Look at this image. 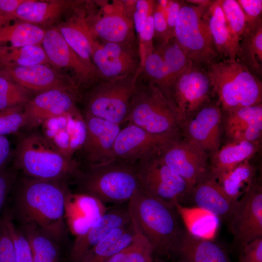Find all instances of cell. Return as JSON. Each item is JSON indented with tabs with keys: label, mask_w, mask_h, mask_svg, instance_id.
Masks as SVG:
<instances>
[{
	"label": "cell",
	"mask_w": 262,
	"mask_h": 262,
	"mask_svg": "<svg viewBox=\"0 0 262 262\" xmlns=\"http://www.w3.org/2000/svg\"><path fill=\"white\" fill-rule=\"evenodd\" d=\"M237 1L246 16V25H252L262 20V0H238Z\"/></svg>",
	"instance_id": "49"
},
{
	"label": "cell",
	"mask_w": 262,
	"mask_h": 262,
	"mask_svg": "<svg viewBox=\"0 0 262 262\" xmlns=\"http://www.w3.org/2000/svg\"><path fill=\"white\" fill-rule=\"evenodd\" d=\"M158 155L192 189L209 170L207 152L186 139H180V136L167 143Z\"/></svg>",
	"instance_id": "14"
},
{
	"label": "cell",
	"mask_w": 262,
	"mask_h": 262,
	"mask_svg": "<svg viewBox=\"0 0 262 262\" xmlns=\"http://www.w3.org/2000/svg\"><path fill=\"white\" fill-rule=\"evenodd\" d=\"M41 45L49 64L72 70L79 83H87L96 77L95 70L70 47L57 27L45 30Z\"/></svg>",
	"instance_id": "22"
},
{
	"label": "cell",
	"mask_w": 262,
	"mask_h": 262,
	"mask_svg": "<svg viewBox=\"0 0 262 262\" xmlns=\"http://www.w3.org/2000/svg\"><path fill=\"white\" fill-rule=\"evenodd\" d=\"M220 4L237 55L240 40L246 25V17L237 0H220Z\"/></svg>",
	"instance_id": "38"
},
{
	"label": "cell",
	"mask_w": 262,
	"mask_h": 262,
	"mask_svg": "<svg viewBox=\"0 0 262 262\" xmlns=\"http://www.w3.org/2000/svg\"><path fill=\"white\" fill-rule=\"evenodd\" d=\"M0 262H16L13 241L2 216L0 219Z\"/></svg>",
	"instance_id": "46"
},
{
	"label": "cell",
	"mask_w": 262,
	"mask_h": 262,
	"mask_svg": "<svg viewBox=\"0 0 262 262\" xmlns=\"http://www.w3.org/2000/svg\"><path fill=\"white\" fill-rule=\"evenodd\" d=\"M86 136L82 149L90 165L102 164L113 159L115 139L120 125L84 113Z\"/></svg>",
	"instance_id": "21"
},
{
	"label": "cell",
	"mask_w": 262,
	"mask_h": 262,
	"mask_svg": "<svg viewBox=\"0 0 262 262\" xmlns=\"http://www.w3.org/2000/svg\"><path fill=\"white\" fill-rule=\"evenodd\" d=\"M228 222L232 249L238 254L249 243L262 237V186L256 178L238 200Z\"/></svg>",
	"instance_id": "10"
},
{
	"label": "cell",
	"mask_w": 262,
	"mask_h": 262,
	"mask_svg": "<svg viewBox=\"0 0 262 262\" xmlns=\"http://www.w3.org/2000/svg\"><path fill=\"white\" fill-rule=\"evenodd\" d=\"M82 1L25 0L16 11L14 18L36 25H50L56 21L66 11L78 6Z\"/></svg>",
	"instance_id": "27"
},
{
	"label": "cell",
	"mask_w": 262,
	"mask_h": 262,
	"mask_svg": "<svg viewBox=\"0 0 262 262\" xmlns=\"http://www.w3.org/2000/svg\"><path fill=\"white\" fill-rule=\"evenodd\" d=\"M23 106L0 110V135L12 134L24 128L25 116Z\"/></svg>",
	"instance_id": "42"
},
{
	"label": "cell",
	"mask_w": 262,
	"mask_h": 262,
	"mask_svg": "<svg viewBox=\"0 0 262 262\" xmlns=\"http://www.w3.org/2000/svg\"><path fill=\"white\" fill-rule=\"evenodd\" d=\"M102 5L92 25L88 24L92 36L104 42H133V22L127 14L123 0H114L111 4Z\"/></svg>",
	"instance_id": "19"
},
{
	"label": "cell",
	"mask_w": 262,
	"mask_h": 262,
	"mask_svg": "<svg viewBox=\"0 0 262 262\" xmlns=\"http://www.w3.org/2000/svg\"><path fill=\"white\" fill-rule=\"evenodd\" d=\"M27 91L0 73V110L24 106L30 99Z\"/></svg>",
	"instance_id": "40"
},
{
	"label": "cell",
	"mask_w": 262,
	"mask_h": 262,
	"mask_svg": "<svg viewBox=\"0 0 262 262\" xmlns=\"http://www.w3.org/2000/svg\"><path fill=\"white\" fill-rule=\"evenodd\" d=\"M142 72L100 81L88 94L85 113L121 125L126 122L133 94Z\"/></svg>",
	"instance_id": "8"
},
{
	"label": "cell",
	"mask_w": 262,
	"mask_h": 262,
	"mask_svg": "<svg viewBox=\"0 0 262 262\" xmlns=\"http://www.w3.org/2000/svg\"><path fill=\"white\" fill-rule=\"evenodd\" d=\"M66 180L28 176L20 179L15 195V210L22 224H32L57 242L65 236V203L70 192Z\"/></svg>",
	"instance_id": "1"
},
{
	"label": "cell",
	"mask_w": 262,
	"mask_h": 262,
	"mask_svg": "<svg viewBox=\"0 0 262 262\" xmlns=\"http://www.w3.org/2000/svg\"><path fill=\"white\" fill-rule=\"evenodd\" d=\"M188 200L199 209L227 222L238 201L227 196L209 170L194 185Z\"/></svg>",
	"instance_id": "23"
},
{
	"label": "cell",
	"mask_w": 262,
	"mask_h": 262,
	"mask_svg": "<svg viewBox=\"0 0 262 262\" xmlns=\"http://www.w3.org/2000/svg\"><path fill=\"white\" fill-rule=\"evenodd\" d=\"M213 0H187L186 2L188 3L199 6H209Z\"/></svg>",
	"instance_id": "54"
},
{
	"label": "cell",
	"mask_w": 262,
	"mask_h": 262,
	"mask_svg": "<svg viewBox=\"0 0 262 262\" xmlns=\"http://www.w3.org/2000/svg\"><path fill=\"white\" fill-rule=\"evenodd\" d=\"M127 122L156 135L180 134V121L175 104L148 82L138 81Z\"/></svg>",
	"instance_id": "6"
},
{
	"label": "cell",
	"mask_w": 262,
	"mask_h": 262,
	"mask_svg": "<svg viewBox=\"0 0 262 262\" xmlns=\"http://www.w3.org/2000/svg\"><path fill=\"white\" fill-rule=\"evenodd\" d=\"M255 173V167L247 161L225 172L212 175L227 196L237 201L256 178Z\"/></svg>",
	"instance_id": "33"
},
{
	"label": "cell",
	"mask_w": 262,
	"mask_h": 262,
	"mask_svg": "<svg viewBox=\"0 0 262 262\" xmlns=\"http://www.w3.org/2000/svg\"><path fill=\"white\" fill-rule=\"evenodd\" d=\"M212 89L206 70L191 62L170 91V98L176 106L180 124L208 102Z\"/></svg>",
	"instance_id": "13"
},
{
	"label": "cell",
	"mask_w": 262,
	"mask_h": 262,
	"mask_svg": "<svg viewBox=\"0 0 262 262\" xmlns=\"http://www.w3.org/2000/svg\"><path fill=\"white\" fill-rule=\"evenodd\" d=\"M137 232L131 218L128 224L117 229L101 240L78 262H106L131 244Z\"/></svg>",
	"instance_id": "29"
},
{
	"label": "cell",
	"mask_w": 262,
	"mask_h": 262,
	"mask_svg": "<svg viewBox=\"0 0 262 262\" xmlns=\"http://www.w3.org/2000/svg\"><path fill=\"white\" fill-rule=\"evenodd\" d=\"M131 221L128 207L108 209L83 234L76 237L70 251L72 262H78L88 251L114 230Z\"/></svg>",
	"instance_id": "24"
},
{
	"label": "cell",
	"mask_w": 262,
	"mask_h": 262,
	"mask_svg": "<svg viewBox=\"0 0 262 262\" xmlns=\"http://www.w3.org/2000/svg\"><path fill=\"white\" fill-rule=\"evenodd\" d=\"M222 116L219 107L206 104L180 124L185 139L211 153L220 147Z\"/></svg>",
	"instance_id": "17"
},
{
	"label": "cell",
	"mask_w": 262,
	"mask_h": 262,
	"mask_svg": "<svg viewBox=\"0 0 262 262\" xmlns=\"http://www.w3.org/2000/svg\"><path fill=\"white\" fill-rule=\"evenodd\" d=\"M237 262H262V237L245 246L238 254Z\"/></svg>",
	"instance_id": "48"
},
{
	"label": "cell",
	"mask_w": 262,
	"mask_h": 262,
	"mask_svg": "<svg viewBox=\"0 0 262 262\" xmlns=\"http://www.w3.org/2000/svg\"><path fill=\"white\" fill-rule=\"evenodd\" d=\"M2 216L13 241L16 262H34L29 243L21 229L15 225L11 212L9 211H5Z\"/></svg>",
	"instance_id": "41"
},
{
	"label": "cell",
	"mask_w": 262,
	"mask_h": 262,
	"mask_svg": "<svg viewBox=\"0 0 262 262\" xmlns=\"http://www.w3.org/2000/svg\"><path fill=\"white\" fill-rule=\"evenodd\" d=\"M176 262H232L227 252L209 239L185 229L172 259Z\"/></svg>",
	"instance_id": "26"
},
{
	"label": "cell",
	"mask_w": 262,
	"mask_h": 262,
	"mask_svg": "<svg viewBox=\"0 0 262 262\" xmlns=\"http://www.w3.org/2000/svg\"><path fill=\"white\" fill-rule=\"evenodd\" d=\"M0 73L24 88L39 93L52 89H78L73 81L59 73L49 64L0 66Z\"/></svg>",
	"instance_id": "20"
},
{
	"label": "cell",
	"mask_w": 262,
	"mask_h": 262,
	"mask_svg": "<svg viewBox=\"0 0 262 262\" xmlns=\"http://www.w3.org/2000/svg\"><path fill=\"white\" fill-rule=\"evenodd\" d=\"M25 0H0V17L3 25L14 19V15L19 6Z\"/></svg>",
	"instance_id": "52"
},
{
	"label": "cell",
	"mask_w": 262,
	"mask_h": 262,
	"mask_svg": "<svg viewBox=\"0 0 262 262\" xmlns=\"http://www.w3.org/2000/svg\"><path fill=\"white\" fill-rule=\"evenodd\" d=\"M191 62L171 39L154 47L142 64V73L147 82L157 87L170 99L174 82Z\"/></svg>",
	"instance_id": "12"
},
{
	"label": "cell",
	"mask_w": 262,
	"mask_h": 262,
	"mask_svg": "<svg viewBox=\"0 0 262 262\" xmlns=\"http://www.w3.org/2000/svg\"><path fill=\"white\" fill-rule=\"evenodd\" d=\"M11 155L10 141L6 136L0 135V168L7 164Z\"/></svg>",
	"instance_id": "53"
},
{
	"label": "cell",
	"mask_w": 262,
	"mask_h": 262,
	"mask_svg": "<svg viewBox=\"0 0 262 262\" xmlns=\"http://www.w3.org/2000/svg\"><path fill=\"white\" fill-rule=\"evenodd\" d=\"M153 17L154 26V36L160 43L171 39L170 37L166 19L165 11L157 2L155 1Z\"/></svg>",
	"instance_id": "47"
},
{
	"label": "cell",
	"mask_w": 262,
	"mask_h": 262,
	"mask_svg": "<svg viewBox=\"0 0 262 262\" xmlns=\"http://www.w3.org/2000/svg\"><path fill=\"white\" fill-rule=\"evenodd\" d=\"M182 2L178 0H169L168 6L164 10L168 30L171 39L174 38V30L178 18Z\"/></svg>",
	"instance_id": "51"
},
{
	"label": "cell",
	"mask_w": 262,
	"mask_h": 262,
	"mask_svg": "<svg viewBox=\"0 0 262 262\" xmlns=\"http://www.w3.org/2000/svg\"><path fill=\"white\" fill-rule=\"evenodd\" d=\"M76 179L79 193L91 196L104 204L129 202L141 188L133 164L116 159L90 165Z\"/></svg>",
	"instance_id": "4"
},
{
	"label": "cell",
	"mask_w": 262,
	"mask_h": 262,
	"mask_svg": "<svg viewBox=\"0 0 262 262\" xmlns=\"http://www.w3.org/2000/svg\"><path fill=\"white\" fill-rule=\"evenodd\" d=\"M16 170L13 166L8 167L7 164L0 168V216L7 197L15 185Z\"/></svg>",
	"instance_id": "45"
},
{
	"label": "cell",
	"mask_w": 262,
	"mask_h": 262,
	"mask_svg": "<svg viewBox=\"0 0 262 262\" xmlns=\"http://www.w3.org/2000/svg\"><path fill=\"white\" fill-rule=\"evenodd\" d=\"M176 135H156L128 123L121 129L115 142L113 158L132 164L159 154Z\"/></svg>",
	"instance_id": "15"
},
{
	"label": "cell",
	"mask_w": 262,
	"mask_h": 262,
	"mask_svg": "<svg viewBox=\"0 0 262 262\" xmlns=\"http://www.w3.org/2000/svg\"><path fill=\"white\" fill-rule=\"evenodd\" d=\"M89 40L96 76H98L100 81L133 74L142 67L133 42L100 43L91 33Z\"/></svg>",
	"instance_id": "11"
},
{
	"label": "cell",
	"mask_w": 262,
	"mask_h": 262,
	"mask_svg": "<svg viewBox=\"0 0 262 262\" xmlns=\"http://www.w3.org/2000/svg\"><path fill=\"white\" fill-rule=\"evenodd\" d=\"M133 165L146 196L174 206L189 200L191 187L161 160L158 154L138 161Z\"/></svg>",
	"instance_id": "9"
},
{
	"label": "cell",
	"mask_w": 262,
	"mask_h": 262,
	"mask_svg": "<svg viewBox=\"0 0 262 262\" xmlns=\"http://www.w3.org/2000/svg\"><path fill=\"white\" fill-rule=\"evenodd\" d=\"M57 28L70 47L95 70L91 54L90 32L83 15L73 16L61 23Z\"/></svg>",
	"instance_id": "31"
},
{
	"label": "cell",
	"mask_w": 262,
	"mask_h": 262,
	"mask_svg": "<svg viewBox=\"0 0 262 262\" xmlns=\"http://www.w3.org/2000/svg\"><path fill=\"white\" fill-rule=\"evenodd\" d=\"M128 207L151 245L154 257L172 259L186 229L176 206L146 196L141 188L129 201Z\"/></svg>",
	"instance_id": "2"
},
{
	"label": "cell",
	"mask_w": 262,
	"mask_h": 262,
	"mask_svg": "<svg viewBox=\"0 0 262 262\" xmlns=\"http://www.w3.org/2000/svg\"><path fill=\"white\" fill-rule=\"evenodd\" d=\"M248 126L262 129V104L244 107L228 113L225 122L226 132Z\"/></svg>",
	"instance_id": "39"
},
{
	"label": "cell",
	"mask_w": 262,
	"mask_h": 262,
	"mask_svg": "<svg viewBox=\"0 0 262 262\" xmlns=\"http://www.w3.org/2000/svg\"><path fill=\"white\" fill-rule=\"evenodd\" d=\"M45 30L30 23L20 21L0 27V45L19 47L41 45Z\"/></svg>",
	"instance_id": "34"
},
{
	"label": "cell",
	"mask_w": 262,
	"mask_h": 262,
	"mask_svg": "<svg viewBox=\"0 0 262 262\" xmlns=\"http://www.w3.org/2000/svg\"><path fill=\"white\" fill-rule=\"evenodd\" d=\"M20 229L29 243L34 262H59V249L55 240L32 224H22Z\"/></svg>",
	"instance_id": "35"
},
{
	"label": "cell",
	"mask_w": 262,
	"mask_h": 262,
	"mask_svg": "<svg viewBox=\"0 0 262 262\" xmlns=\"http://www.w3.org/2000/svg\"><path fill=\"white\" fill-rule=\"evenodd\" d=\"M204 17L218 55L227 58H236L237 52L232 44L220 0L213 1L206 10Z\"/></svg>",
	"instance_id": "32"
},
{
	"label": "cell",
	"mask_w": 262,
	"mask_h": 262,
	"mask_svg": "<svg viewBox=\"0 0 262 262\" xmlns=\"http://www.w3.org/2000/svg\"><path fill=\"white\" fill-rule=\"evenodd\" d=\"M260 142L231 141L211 153L209 171L213 175L249 160L259 151Z\"/></svg>",
	"instance_id": "28"
},
{
	"label": "cell",
	"mask_w": 262,
	"mask_h": 262,
	"mask_svg": "<svg viewBox=\"0 0 262 262\" xmlns=\"http://www.w3.org/2000/svg\"><path fill=\"white\" fill-rule=\"evenodd\" d=\"M208 7L182 2L174 30L176 43L189 61L200 66H207L219 56L204 17Z\"/></svg>",
	"instance_id": "7"
},
{
	"label": "cell",
	"mask_w": 262,
	"mask_h": 262,
	"mask_svg": "<svg viewBox=\"0 0 262 262\" xmlns=\"http://www.w3.org/2000/svg\"><path fill=\"white\" fill-rule=\"evenodd\" d=\"M137 227V226H136ZM132 242L106 262H153L152 247L138 229Z\"/></svg>",
	"instance_id": "37"
},
{
	"label": "cell",
	"mask_w": 262,
	"mask_h": 262,
	"mask_svg": "<svg viewBox=\"0 0 262 262\" xmlns=\"http://www.w3.org/2000/svg\"><path fill=\"white\" fill-rule=\"evenodd\" d=\"M107 209L104 204L91 196L70 192L65 203L66 226L78 237L85 233Z\"/></svg>",
	"instance_id": "25"
},
{
	"label": "cell",
	"mask_w": 262,
	"mask_h": 262,
	"mask_svg": "<svg viewBox=\"0 0 262 262\" xmlns=\"http://www.w3.org/2000/svg\"><path fill=\"white\" fill-rule=\"evenodd\" d=\"M153 11L148 16L142 31L139 34V53L141 66L147 55L153 49V39L154 36V26Z\"/></svg>",
	"instance_id": "43"
},
{
	"label": "cell",
	"mask_w": 262,
	"mask_h": 262,
	"mask_svg": "<svg viewBox=\"0 0 262 262\" xmlns=\"http://www.w3.org/2000/svg\"><path fill=\"white\" fill-rule=\"evenodd\" d=\"M236 58L260 79L262 75V20L246 25L241 38Z\"/></svg>",
	"instance_id": "30"
},
{
	"label": "cell",
	"mask_w": 262,
	"mask_h": 262,
	"mask_svg": "<svg viewBox=\"0 0 262 262\" xmlns=\"http://www.w3.org/2000/svg\"><path fill=\"white\" fill-rule=\"evenodd\" d=\"M206 69L223 109L228 112L262 103L261 79L238 59L216 61Z\"/></svg>",
	"instance_id": "5"
},
{
	"label": "cell",
	"mask_w": 262,
	"mask_h": 262,
	"mask_svg": "<svg viewBox=\"0 0 262 262\" xmlns=\"http://www.w3.org/2000/svg\"><path fill=\"white\" fill-rule=\"evenodd\" d=\"M262 129L254 126H248L235 129L227 132L231 141H246L260 142L262 138Z\"/></svg>",
	"instance_id": "50"
},
{
	"label": "cell",
	"mask_w": 262,
	"mask_h": 262,
	"mask_svg": "<svg viewBox=\"0 0 262 262\" xmlns=\"http://www.w3.org/2000/svg\"><path fill=\"white\" fill-rule=\"evenodd\" d=\"M50 64L41 45L13 47L0 45V66H22Z\"/></svg>",
	"instance_id": "36"
},
{
	"label": "cell",
	"mask_w": 262,
	"mask_h": 262,
	"mask_svg": "<svg viewBox=\"0 0 262 262\" xmlns=\"http://www.w3.org/2000/svg\"><path fill=\"white\" fill-rule=\"evenodd\" d=\"M3 25V22L1 19V18L0 17V27Z\"/></svg>",
	"instance_id": "55"
},
{
	"label": "cell",
	"mask_w": 262,
	"mask_h": 262,
	"mask_svg": "<svg viewBox=\"0 0 262 262\" xmlns=\"http://www.w3.org/2000/svg\"><path fill=\"white\" fill-rule=\"evenodd\" d=\"M155 1L150 0H134L132 21L137 35L143 30L149 15L152 12Z\"/></svg>",
	"instance_id": "44"
},
{
	"label": "cell",
	"mask_w": 262,
	"mask_h": 262,
	"mask_svg": "<svg viewBox=\"0 0 262 262\" xmlns=\"http://www.w3.org/2000/svg\"><path fill=\"white\" fill-rule=\"evenodd\" d=\"M42 134L60 153L72 159L81 149L86 136L83 115L77 108L45 120L41 125Z\"/></svg>",
	"instance_id": "16"
},
{
	"label": "cell",
	"mask_w": 262,
	"mask_h": 262,
	"mask_svg": "<svg viewBox=\"0 0 262 262\" xmlns=\"http://www.w3.org/2000/svg\"><path fill=\"white\" fill-rule=\"evenodd\" d=\"M156 262H163L162 261H161L160 260H156Z\"/></svg>",
	"instance_id": "56"
},
{
	"label": "cell",
	"mask_w": 262,
	"mask_h": 262,
	"mask_svg": "<svg viewBox=\"0 0 262 262\" xmlns=\"http://www.w3.org/2000/svg\"><path fill=\"white\" fill-rule=\"evenodd\" d=\"M78 89H52L39 93L23 106L24 128L32 130L46 119L76 108Z\"/></svg>",
	"instance_id": "18"
},
{
	"label": "cell",
	"mask_w": 262,
	"mask_h": 262,
	"mask_svg": "<svg viewBox=\"0 0 262 262\" xmlns=\"http://www.w3.org/2000/svg\"><path fill=\"white\" fill-rule=\"evenodd\" d=\"M14 157L13 166L35 179L66 180L76 178L81 171L75 160L63 155L39 132L21 138Z\"/></svg>",
	"instance_id": "3"
}]
</instances>
